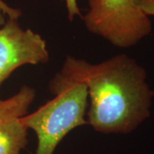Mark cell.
<instances>
[{"label": "cell", "mask_w": 154, "mask_h": 154, "mask_svg": "<svg viewBox=\"0 0 154 154\" xmlns=\"http://www.w3.org/2000/svg\"><path fill=\"white\" fill-rule=\"evenodd\" d=\"M88 5L83 17L87 29L116 47L134 46L152 32L150 17L134 0H88Z\"/></svg>", "instance_id": "3"}, {"label": "cell", "mask_w": 154, "mask_h": 154, "mask_svg": "<svg viewBox=\"0 0 154 154\" xmlns=\"http://www.w3.org/2000/svg\"><path fill=\"white\" fill-rule=\"evenodd\" d=\"M18 19L8 18L0 28V86L15 69L49 60L46 42L31 29H23Z\"/></svg>", "instance_id": "4"}, {"label": "cell", "mask_w": 154, "mask_h": 154, "mask_svg": "<svg viewBox=\"0 0 154 154\" xmlns=\"http://www.w3.org/2000/svg\"><path fill=\"white\" fill-rule=\"evenodd\" d=\"M35 96L36 91L24 85L12 97L0 99V154H20L26 146L28 128L22 117Z\"/></svg>", "instance_id": "5"}, {"label": "cell", "mask_w": 154, "mask_h": 154, "mask_svg": "<svg viewBox=\"0 0 154 154\" xmlns=\"http://www.w3.org/2000/svg\"><path fill=\"white\" fill-rule=\"evenodd\" d=\"M21 15L22 11L20 10L12 8L5 3L3 0H0V25H3L5 22V16H7L8 18L18 19Z\"/></svg>", "instance_id": "6"}, {"label": "cell", "mask_w": 154, "mask_h": 154, "mask_svg": "<svg viewBox=\"0 0 154 154\" xmlns=\"http://www.w3.org/2000/svg\"><path fill=\"white\" fill-rule=\"evenodd\" d=\"M49 88L55 98L22 117L24 125L38 138L35 154H53L69 133L88 123L85 114L88 93L84 83L69 81L57 73L50 82Z\"/></svg>", "instance_id": "2"}, {"label": "cell", "mask_w": 154, "mask_h": 154, "mask_svg": "<svg viewBox=\"0 0 154 154\" xmlns=\"http://www.w3.org/2000/svg\"><path fill=\"white\" fill-rule=\"evenodd\" d=\"M138 7L149 17H154V0H134Z\"/></svg>", "instance_id": "8"}, {"label": "cell", "mask_w": 154, "mask_h": 154, "mask_svg": "<svg viewBox=\"0 0 154 154\" xmlns=\"http://www.w3.org/2000/svg\"><path fill=\"white\" fill-rule=\"evenodd\" d=\"M68 16L70 21H73L75 17L81 16V11L77 4V0H65Z\"/></svg>", "instance_id": "7"}, {"label": "cell", "mask_w": 154, "mask_h": 154, "mask_svg": "<svg viewBox=\"0 0 154 154\" xmlns=\"http://www.w3.org/2000/svg\"><path fill=\"white\" fill-rule=\"evenodd\" d=\"M57 74L87 86L88 123L98 132L128 134L151 115L154 93L147 82V73L126 54L99 63L69 56Z\"/></svg>", "instance_id": "1"}]
</instances>
